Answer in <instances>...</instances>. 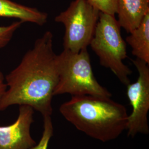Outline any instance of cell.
<instances>
[{
    "mask_svg": "<svg viewBox=\"0 0 149 149\" xmlns=\"http://www.w3.org/2000/svg\"><path fill=\"white\" fill-rule=\"evenodd\" d=\"M0 17L42 26L47 22L48 15L36 8L22 5L11 0H0Z\"/></svg>",
    "mask_w": 149,
    "mask_h": 149,
    "instance_id": "9c48e42d",
    "label": "cell"
},
{
    "mask_svg": "<svg viewBox=\"0 0 149 149\" xmlns=\"http://www.w3.org/2000/svg\"><path fill=\"white\" fill-rule=\"evenodd\" d=\"M34 109L20 106L15 122L8 126H0V149H30L36 143L31 134Z\"/></svg>",
    "mask_w": 149,
    "mask_h": 149,
    "instance_id": "52a82bcc",
    "label": "cell"
},
{
    "mask_svg": "<svg viewBox=\"0 0 149 149\" xmlns=\"http://www.w3.org/2000/svg\"><path fill=\"white\" fill-rule=\"evenodd\" d=\"M59 80L54 96L90 95L111 98L112 93L96 80L87 49L75 53L67 50L58 55Z\"/></svg>",
    "mask_w": 149,
    "mask_h": 149,
    "instance_id": "3957f363",
    "label": "cell"
},
{
    "mask_svg": "<svg viewBox=\"0 0 149 149\" xmlns=\"http://www.w3.org/2000/svg\"><path fill=\"white\" fill-rule=\"evenodd\" d=\"M54 129L51 116L44 117V130L42 138L38 144L30 149H48L50 140L53 135Z\"/></svg>",
    "mask_w": 149,
    "mask_h": 149,
    "instance_id": "7c38bea8",
    "label": "cell"
},
{
    "mask_svg": "<svg viewBox=\"0 0 149 149\" xmlns=\"http://www.w3.org/2000/svg\"><path fill=\"white\" fill-rule=\"evenodd\" d=\"M100 12L116 15L117 12V0H88Z\"/></svg>",
    "mask_w": 149,
    "mask_h": 149,
    "instance_id": "4fadbf2b",
    "label": "cell"
},
{
    "mask_svg": "<svg viewBox=\"0 0 149 149\" xmlns=\"http://www.w3.org/2000/svg\"><path fill=\"white\" fill-rule=\"evenodd\" d=\"M131 60L138 72L137 80L127 86V95L132 107V112L128 116L127 130L128 136L134 138L138 134L149 133V64L140 59Z\"/></svg>",
    "mask_w": 149,
    "mask_h": 149,
    "instance_id": "8992f818",
    "label": "cell"
},
{
    "mask_svg": "<svg viewBox=\"0 0 149 149\" xmlns=\"http://www.w3.org/2000/svg\"><path fill=\"white\" fill-rule=\"evenodd\" d=\"M149 12V0H117L118 22L128 33L138 27Z\"/></svg>",
    "mask_w": 149,
    "mask_h": 149,
    "instance_id": "ba28073f",
    "label": "cell"
},
{
    "mask_svg": "<svg viewBox=\"0 0 149 149\" xmlns=\"http://www.w3.org/2000/svg\"><path fill=\"white\" fill-rule=\"evenodd\" d=\"M7 90L0 111L25 105L43 117L53 113L52 99L59 80L58 55L53 49V34L47 31L36 40L18 66L6 76Z\"/></svg>",
    "mask_w": 149,
    "mask_h": 149,
    "instance_id": "6da1fadb",
    "label": "cell"
},
{
    "mask_svg": "<svg viewBox=\"0 0 149 149\" xmlns=\"http://www.w3.org/2000/svg\"><path fill=\"white\" fill-rule=\"evenodd\" d=\"M7 85L6 84L5 78L2 72L0 71V103L7 90Z\"/></svg>",
    "mask_w": 149,
    "mask_h": 149,
    "instance_id": "5bb4252c",
    "label": "cell"
},
{
    "mask_svg": "<svg viewBox=\"0 0 149 149\" xmlns=\"http://www.w3.org/2000/svg\"><path fill=\"white\" fill-rule=\"evenodd\" d=\"M129 34L126 42L132 49V53L137 59L149 64V12L138 27Z\"/></svg>",
    "mask_w": 149,
    "mask_h": 149,
    "instance_id": "30bf717a",
    "label": "cell"
},
{
    "mask_svg": "<svg viewBox=\"0 0 149 149\" xmlns=\"http://www.w3.org/2000/svg\"><path fill=\"white\" fill-rule=\"evenodd\" d=\"M23 23L21 21H17L6 26H0V49L5 48L10 43L15 33Z\"/></svg>",
    "mask_w": 149,
    "mask_h": 149,
    "instance_id": "8fae6325",
    "label": "cell"
},
{
    "mask_svg": "<svg viewBox=\"0 0 149 149\" xmlns=\"http://www.w3.org/2000/svg\"><path fill=\"white\" fill-rule=\"evenodd\" d=\"M59 111L77 130L103 143L116 139L127 128L126 108L111 98L72 96Z\"/></svg>",
    "mask_w": 149,
    "mask_h": 149,
    "instance_id": "7a4b0ae2",
    "label": "cell"
},
{
    "mask_svg": "<svg viewBox=\"0 0 149 149\" xmlns=\"http://www.w3.org/2000/svg\"><path fill=\"white\" fill-rule=\"evenodd\" d=\"M120 28L114 15L101 12L90 46L102 66L111 70L123 84L127 86L130 83L132 71L123 61L127 58V52Z\"/></svg>",
    "mask_w": 149,
    "mask_h": 149,
    "instance_id": "277c9868",
    "label": "cell"
},
{
    "mask_svg": "<svg viewBox=\"0 0 149 149\" xmlns=\"http://www.w3.org/2000/svg\"><path fill=\"white\" fill-rule=\"evenodd\" d=\"M101 12L88 0H74L55 18L63 24L64 50L79 53L87 49L94 36Z\"/></svg>",
    "mask_w": 149,
    "mask_h": 149,
    "instance_id": "5b68a950",
    "label": "cell"
}]
</instances>
